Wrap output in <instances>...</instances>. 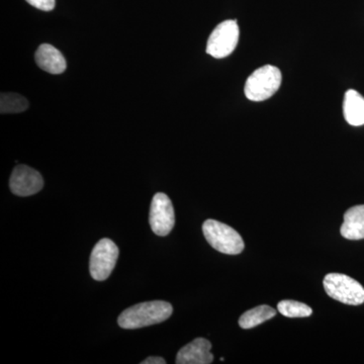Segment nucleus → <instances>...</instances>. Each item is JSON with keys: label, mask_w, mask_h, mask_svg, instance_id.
Masks as SVG:
<instances>
[{"label": "nucleus", "mask_w": 364, "mask_h": 364, "mask_svg": "<svg viewBox=\"0 0 364 364\" xmlns=\"http://www.w3.org/2000/svg\"><path fill=\"white\" fill-rule=\"evenodd\" d=\"M326 293L330 298L345 305L359 306L364 303V289L358 280L342 273H329L324 282Z\"/></svg>", "instance_id": "20e7f679"}, {"label": "nucleus", "mask_w": 364, "mask_h": 364, "mask_svg": "<svg viewBox=\"0 0 364 364\" xmlns=\"http://www.w3.org/2000/svg\"><path fill=\"white\" fill-rule=\"evenodd\" d=\"M282 72L277 67L262 66L249 76L244 93L251 102H263L277 93L282 85Z\"/></svg>", "instance_id": "f03ea898"}, {"label": "nucleus", "mask_w": 364, "mask_h": 364, "mask_svg": "<svg viewBox=\"0 0 364 364\" xmlns=\"http://www.w3.org/2000/svg\"><path fill=\"white\" fill-rule=\"evenodd\" d=\"M28 4L40 9V11H51L55 9V0H26Z\"/></svg>", "instance_id": "dca6fc26"}, {"label": "nucleus", "mask_w": 364, "mask_h": 364, "mask_svg": "<svg viewBox=\"0 0 364 364\" xmlns=\"http://www.w3.org/2000/svg\"><path fill=\"white\" fill-rule=\"evenodd\" d=\"M239 26L237 21H225L215 26L208 40L207 53L214 58L222 59L231 55L239 42Z\"/></svg>", "instance_id": "39448f33"}, {"label": "nucleus", "mask_w": 364, "mask_h": 364, "mask_svg": "<svg viewBox=\"0 0 364 364\" xmlns=\"http://www.w3.org/2000/svg\"><path fill=\"white\" fill-rule=\"evenodd\" d=\"M212 344L208 339L196 338L182 347L176 355L177 364H210L214 361Z\"/></svg>", "instance_id": "1a4fd4ad"}, {"label": "nucleus", "mask_w": 364, "mask_h": 364, "mask_svg": "<svg viewBox=\"0 0 364 364\" xmlns=\"http://www.w3.org/2000/svg\"><path fill=\"white\" fill-rule=\"evenodd\" d=\"M142 364H165L166 360L162 358H158V356H151V358H146L145 360L141 363Z\"/></svg>", "instance_id": "f3484780"}, {"label": "nucleus", "mask_w": 364, "mask_h": 364, "mask_svg": "<svg viewBox=\"0 0 364 364\" xmlns=\"http://www.w3.org/2000/svg\"><path fill=\"white\" fill-rule=\"evenodd\" d=\"M277 315V311L272 306L262 305L251 309L239 318V325L242 329H252L256 326L267 322Z\"/></svg>", "instance_id": "ddd939ff"}, {"label": "nucleus", "mask_w": 364, "mask_h": 364, "mask_svg": "<svg viewBox=\"0 0 364 364\" xmlns=\"http://www.w3.org/2000/svg\"><path fill=\"white\" fill-rule=\"evenodd\" d=\"M344 117L351 126L359 127L364 124V97L354 90L345 93L343 102Z\"/></svg>", "instance_id": "f8f14e48"}, {"label": "nucleus", "mask_w": 364, "mask_h": 364, "mask_svg": "<svg viewBox=\"0 0 364 364\" xmlns=\"http://www.w3.org/2000/svg\"><path fill=\"white\" fill-rule=\"evenodd\" d=\"M277 310L282 316L287 318H306L310 317L313 314L312 309L304 303L286 299L279 301L277 305Z\"/></svg>", "instance_id": "2eb2a0df"}, {"label": "nucleus", "mask_w": 364, "mask_h": 364, "mask_svg": "<svg viewBox=\"0 0 364 364\" xmlns=\"http://www.w3.org/2000/svg\"><path fill=\"white\" fill-rule=\"evenodd\" d=\"M203 232L208 243L219 252L237 255L244 249L240 234L224 223L207 220L203 225Z\"/></svg>", "instance_id": "7ed1b4c3"}, {"label": "nucleus", "mask_w": 364, "mask_h": 364, "mask_svg": "<svg viewBox=\"0 0 364 364\" xmlns=\"http://www.w3.org/2000/svg\"><path fill=\"white\" fill-rule=\"evenodd\" d=\"M36 63L50 74H61L65 71L66 60L62 53L52 45H41L35 55Z\"/></svg>", "instance_id": "9d476101"}, {"label": "nucleus", "mask_w": 364, "mask_h": 364, "mask_svg": "<svg viewBox=\"0 0 364 364\" xmlns=\"http://www.w3.org/2000/svg\"><path fill=\"white\" fill-rule=\"evenodd\" d=\"M44 186V179L37 170L26 165H18L9 179L11 193L18 196H30L39 193Z\"/></svg>", "instance_id": "6e6552de"}, {"label": "nucleus", "mask_w": 364, "mask_h": 364, "mask_svg": "<svg viewBox=\"0 0 364 364\" xmlns=\"http://www.w3.org/2000/svg\"><path fill=\"white\" fill-rule=\"evenodd\" d=\"M119 253V248L109 239L98 241L90 256V270L92 279L97 282L107 279L116 267Z\"/></svg>", "instance_id": "423d86ee"}, {"label": "nucleus", "mask_w": 364, "mask_h": 364, "mask_svg": "<svg viewBox=\"0 0 364 364\" xmlns=\"http://www.w3.org/2000/svg\"><path fill=\"white\" fill-rule=\"evenodd\" d=\"M28 102L18 93H1L0 97V112L1 114H18L26 111Z\"/></svg>", "instance_id": "4468645a"}, {"label": "nucleus", "mask_w": 364, "mask_h": 364, "mask_svg": "<svg viewBox=\"0 0 364 364\" xmlns=\"http://www.w3.org/2000/svg\"><path fill=\"white\" fill-rule=\"evenodd\" d=\"M340 233L348 240L364 239V205L352 207L345 213Z\"/></svg>", "instance_id": "9b49d317"}, {"label": "nucleus", "mask_w": 364, "mask_h": 364, "mask_svg": "<svg viewBox=\"0 0 364 364\" xmlns=\"http://www.w3.org/2000/svg\"><path fill=\"white\" fill-rule=\"evenodd\" d=\"M149 222L151 229L160 237L167 236L176 225L174 208L168 196L158 193L151 203Z\"/></svg>", "instance_id": "0eeeda50"}, {"label": "nucleus", "mask_w": 364, "mask_h": 364, "mask_svg": "<svg viewBox=\"0 0 364 364\" xmlns=\"http://www.w3.org/2000/svg\"><path fill=\"white\" fill-rule=\"evenodd\" d=\"M172 312L173 308L167 301H145L124 310L117 318V323L123 329H140L164 322Z\"/></svg>", "instance_id": "f257e3e1"}]
</instances>
